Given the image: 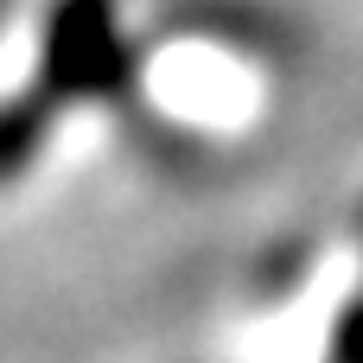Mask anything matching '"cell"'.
<instances>
[{"mask_svg": "<svg viewBox=\"0 0 363 363\" xmlns=\"http://www.w3.org/2000/svg\"><path fill=\"white\" fill-rule=\"evenodd\" d=\"M338 363H363V313H351V325L338 332Z\"/></svg>", "mask_w": 363, "mask_h": 363, "instance_id": "6da1fadb", "label": "cell"}]
</instances>
